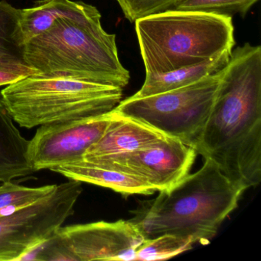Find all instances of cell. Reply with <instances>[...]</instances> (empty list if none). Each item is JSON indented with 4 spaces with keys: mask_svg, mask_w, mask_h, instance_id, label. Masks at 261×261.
Masks as SVG:
<instances>
[{
    "mask_svg": "<svg viewBox=\"0 0 261 261\" xmlns=\"http://www.w3.org/2000/svg\"><path fill=\"white\" fill-rule=\"evenodd\" d=\"M195 150L237 187L261 181V47L232 50Z\"/></svg>",
    "mask_w": 261,
    "mask_h": 261,
    "instance_id": "1",
    "label": "cell"
},
{
    "mask_svg": "<svg viewBox=\"0 0 261 261\" xmlns=\"http://www.w3.org/2000/svg\"><path fill=\"white\" fill-rule=\"evenodd\" d=\"M25 58L43 75L66 76L122 89L130 80L119 59L115 35L103 30L99 10L82 1L77 10L28 41Z\"/></svg>",
    "mask_w": 261,
    "mask_h": 261,
    "instance_id": "2",
    "label": "cell"
},
{
    "mask_svg": "<svg viewBox=\"0 0 261 261\" xmlns=\"http://www.w3.org/2000/svg\"><path fill=\"white\" fill-rule=\"evenodd\" d=\"M244 192L205 159L201 169L160 191L129 221L146 238L171 233L191 238L195 244H207L238 207Z\"/></svg>",
    "mask_w": 261,
    "mask_h": 261,
    "instance_id": "3",
    "label": "cell"
},
{
    "mask_svg": "<svg viewBox=\"0 0 261 261\" xmlns=\"http://www.w3.org/2000/svg\"><path fill=\"white\" fill-rule=\"evenodd\" d=\"M146 74L204 63L234 45L232 17L169 10L136 21Z\"/></svg>",
    "mask_w": 261,
    "mask_h": 261,
    "instance_id": "4",
    "label": "cell"
},
{
    "mask_svg": "<svg viewBox=\"0 0 261 261\" xmlns=\"http://www.w3.org/2000/svg\"><path fill=\"white\" fill-rule=\"evenodd\" d=\"M15 123L32 129L111 112L123 89L66 76L32 74L0 91Z\"/></svg>",
    "mask_w": 261,
    "mask_h": 261,
    "instance_id": "5",
    "label": "cell"
},
{
    "mask_svg": "<svg viewBox=\"0 0 261 261\" xmlns=\"http://www.w3.org/2000/svg\"><path fill=\"white\" fill-rule=\"evenodd\" d=\"M223 68L195 83L167 92L121 100L114 109L195 148L212 110Z\"/></svg>",
    "mask_w": 261,
    "mask_h": 261,
    "instance_id": "6",
    "label": "cell"
},
{
    "mask_svg": "<svg viewBox=\"0 0 261 261\" xmlns=\"http://www.w3.org/2000/svg\"><path fill=\"white\" fill-rule=\"evenodd\" d=\"M70 180L58 185L45 198L0 216V261L19 260L38 244L51 238L74 214L83 189L82 181Z\"/></svg>",
    "mask_w": 261,
    "mask_h": 261,
    "instance_id": "7",
    "label": "cell"
},
{
    "mask_svg": "<svg viewBox=\"0 0 261 261\" xmlns=\"http://www.w3.org/2000/svg\"><path fill=\"white\" fill-rule=\"evenodd\" d=\"M59 260H134L146 239L130 221H97L60 227L53 234Z\"/></svg>",
    "mask_w": 261,
    "mask_h": 261,
    "instance_id": "8",
    "label": "cell"
},
{
    "mask_svg": "<svg viewBox=\"0 0 261 261\" xmlns=\"http://www.w3.org/2000/svg\"><path fill=\"white\" fill-rule=\"evenodd\" d=\"M110 120L111 112L39 126L28 146L29 161L33 171L50 170L83 160L86 151L103 135Z\"/></svg>",
    "mask_w": 261,
    "mask_h": 261,
    "instance_id": "9",
    "label": "cell"
},
{
    "mask_svg": "<svg viewBox=\"0 0 261 261\" xmlns=\"http://www.w3.org/2000/svg\"><path fill=\"white\" fill-rule=\"evenodd\" d=\"M197 155L192 146L178 139L166 137L154 146L94 165L135 175L155 192H160L172 187L186 176Z\"/></svg>",
    "mask_w": 261,
    "mask_h": 261,
    "instance_id": "10",
    "label": "cell"
},
{
    "mask_svg": "<svg viewBox=\"0 0 261 261\" xmlns=\"http://www.w3.org/2000/svg\"><path fill=\"white\" fill-rule=\"evenodd\" d=\"M167 136L113 110L108 127L100 139L86 151L83 160L100 164L129 152L154 146Z\"/></svg>",
    "mask_w": 261,
    "mask_h": 261,
    "instance_id": "11",
    "label": "cell"
},
{
    "mask_svg": "<svg viewBox=\"0 0 261 261\" xmlns=\"http://www.w3.org/2000/svg\"><path fill=\"white\" fill-rule=\"evenodd\" d=\"M69 179L102 186L124 196L150 195L155 191L146 181L135 175L95 166L85 160L62 165L50 169Z\"/></svg>",
    "mask_w": 261,
    "mask_h": 261,
    "instance_id": "12",
    "label": "cell"
},
{
    "mask_svg": "<svg viewBox=\"0 0 261 261\" xmlns=\"http://www.w3.org/2000/svg\"><path fill=\"white\" fill-rule=\"evenodd\" d=\"M0 92V181L28 176L34 172L28 158L30 140L21 134Z\"/></svg>",
    "mask_w": 261,
    "mask_h": 261,
    "instance_id": "13",
    "label": "cell"
},
{
    "mask_svg": "<svg viewBox=\"0 0 261 261\" xmlns=\"http://www.w3.org/2000/svg\"><path fill=\"white\" fill-rule=\"evenodd\" d=\"M19 9L0 1V68L25 76L37 74L27 62Z\"/></svg>",
    "mask_w": 261,
    "mask_h": 261,
    "instance_id": "14",
    "label": "cell"
},
{
    "mask_svg": "<svg viewBox=\"0 0 261 261\" xmlns=\"http://www.w3.org/2000/svg\"><path fill=\"white\" fill-rule=\"evenodd\" d=\"M231 51L222 54L204 63L163 74H146L141 89L133 97H143L167 92L195 83L207 76L222 70L228 63Z\"/></svg>",
    "mask_w": 261,
    "mask_h": 261,
    "instance_id": "15",
    "label": "cell"
},
{
    "mask_svg": "<svg viewBox=\"0 0 261 261\" xmlns=\"http://www.w3.org/2000/svg\"><path fill=\"white\" fill-rule=\"evenodd\" d=\"M81 2L71 0H39L33 7L19 10V22L25 43L47 31L61 16L77 10Z\"/></svg>",
    "mask_w": 261,
    "mask_h": 261,
    "instance_id": "16",
    "label": "cell"
},
{
    "mask_svg": "<svg viewBox=\"0 0 261 261\" xmlns=\"http://www.w3.org/2000/svg\"><path fill=\"white\" fill-rule=\"evenodd\" d=\"M195 241L179 235L165 233L146 238L137 249L134 260H162L177 256L192 248Z\"/></svg>",
    "mask_w": 261,
    "mask_h": 261,
    "instance_id": "17",
    "label": "cell"
},
{
    "mask_svg": "<svg viewBox=\"0 0 261 261\" xmlns=\"http://www.w3.org/2000/svg\"><path fill=\"white\" fill-rule=\"evenodd\" d=\"M58 185L30 188L10 181L0 185V216L10 215L54 192Z\"/></svg>",
    "mask_w": 261,
    "mask_h": 261,
    "instance_id": "18",
    "label": "cell"
},
{
    "mask_svg": "<svg viewBox=\"0 0 261 261\" xmlns=\"http://www.w3.org/2000/svg\"><path fill=\"white\" fill-rule=\"evenodd\" d=\"M259 0H182L173 10L211 13L232 17L240 15L244 17Z\"/></svg>",
    "mask_w": 261,
    "mask_h": 261,
    "instance_id": "19",
    "label": "cell"
},
{
    "mask_svg": "<svg viewBox=\"0 0 261 261\" xmlns=\"http://www.w3.org/2000/svg\"><path fill=\"white\" fill-rule=\"evenodd\" d=\"M130 22L139 19L159 14L174 7L182 0H115Z\"/></svg>",
    "mask_w": 261,
    "mask_h": 261,
    "instance_id": "20",
    "label": "cell"
},
{
    "mask_svg": "<svg viewBox=\"0 0 261 261\" xmlns=\"http://www.w3.org/2000/svg\"><path fill=\"white\" fill-rule=\"evenodd\" d=\"M27 76L0 68V87L8 86L22 80Z\"/></svg>",
    "mask_w": 261,
    "mask_h": 261,
    "instance_id": "21",
    "label": "cell"
}]
</instances>
